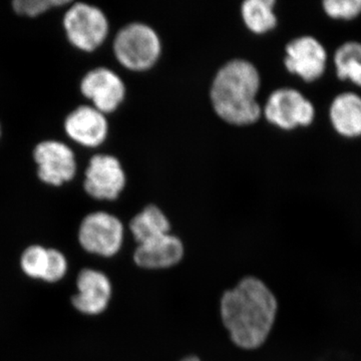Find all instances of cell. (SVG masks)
Instances as JSON below:
<instances>
[{"label": "cell", "mask_w": 361, "mask_h": 361, "mask_svg": "<svg viewBox=\"0 0 361 361\" xmlns=\"http://www.w3.org/2000/svg\"><path fill=\"white\" fill-rule=\"evenodd\" d=\"M2 135V129H1V125H0V137H1Z\"/></svg>", "instance_id": "cell-23"}, {"label": "cell", "mask_w": 361, "mask_h": 361, "mask_svg": "<svg viewBox=\"0 0 361 361\" xmlns=\"http://www.w3.org/2000/svg\"><path fill=\"white\" fill-rule=\"evenodd\" d=\"M327 65L326 49L312 35L296 37L285 47V68L304 82H314L320 80L326 71Z\"/></svg>", "instance_id": "cell-9"}, {"label": "cell", "mask_w": 361, "mask_h": 361, "mask_svg": "<svg viewBox=\"0 0 361 361\" xmlns=\"http://www.w3.org/2000/svg\"><path fill=\"white\" fill-rule=\"evenodd\" d=\"M123 240V225L110 213H90L78 229V242L89 253L111 257L120 251Z\"/></svg>", "instance_id": "cell-7"}, {"label": "cell", "mask_w": 361, "mask_h": 361, "mask_svg": "<svg viewBox=\"0 0 361 361\" xmlns=\"http://www.w3.org/2000/svg\"><path fill=\"white\" fill-rule=\"evenodd\" d=\"M262 116L278 129L292 130L312 125L316 110L302 92L293 87H280L268 97L262 106Z\"/></svg>", "instance_id": "cell-5"}, {"label": "cell", "mask_w": 361, "mask_h": 361, "mask_svg": "<svg viewBox=\"0 0 361 361\" xmlns=\"http://www.w3.org/2000/svg\"><path fill=\"white\" fill-rule=\"evenodd\" d=\"M274 0H246L241 6L244 25L256 35H265L277 26Z\"/></svg>", "instance_id": "cell-16"}, {"label": "cell", "mask_w": 361, "mask_h": 361, "mask_svg": "<svg viewBox=\"0 0 361 361\" xmlns=\"http://www.w3.org/2000/svg\"><path fill=\"white\" fill-rule=\"evenodd\" d=\"M71 4L68 0H14L11 6L18 16L35 18L56 7H66Z\"/></svg>", "instance_id": "cell-19"}, {"label": "cell", "mask_w": 361, "mask_h": 361, "mask_svg": "<svg viewBox=\"0 0 361 361\" xmlns=\"http://www.w3.org/2000/svg\"><path fill=\"white\" fill-rule=\"evenodd\" d=\"M336 77L361 89V42H344L334 54Z\"/></svg>", "instance_id": "cell-17"}, {"label": "cell", "mask_w": 361, "mask_h": 361, "mask_svg": "<svg viewBox=\"0 0 361 361\" xmlns=\"http://www.w3.org/2000/svg\"><path fill=\"white\" fill-rule=\"evenodd\" d=\"M68 260L61 251L56 249H49V264H47L44 281L54 283L63 279L68 272Z\"/></svg>", "instance_id": "cell-21"}, {"label": "cell", "mask_w": 361, "mask_h": 361, "mask_svg": "<svg viewBox=\"0 0 361 361\" xmlns=\"http://www.w3.org/2000/svg\"><path fill=\"white\" fill-rule=\"evenodd\" d=\"M78 293L71 298L73 307L87 315H97L108 307L111 284L104 273L94 269L80 271L77 279Z\"/></svg>", "instance_id": "cell-12"}, {"label": "cell", "mask_w": 361, "mask_h": 361, "mask_svg": "<svg viewBox=\"0 0 361 361\" xmlns=\"http://www.w3.org/2000/svg\"><path fill=\"white\" fill-rule=\"evenodd\" d=\"M274 294L261 280L246 277L221 299V316L230 337L243 349L260 348L277 314Z\"/></svg>", "instance_id": "cell-1"}, {"label": "cell", "mask_w": 361, "mask_h": 361, "mask_svg": "<svg viewBox=\"0 0 361 361\" xmlns=\"http://www.w3.org/2000/svg\"><path fill=\"white\" fill-rule=\"evenodd\" d=\"M322 9L331 20H353L361 16V0H325Z\"/></svg>", "instance_id": "cell-20"}, {"label": "cell", "mask_w": 361, "mask_h": 361, "mask_svg": "<svg viewBox=\"0 0 361 361\" xmlns=\"http://www.w3.org/2000/svg\"><path fill=\"white\" fill-rule=\"evenodd\" d=\"M49 264V249L44 246L32 245L23 251L20 267L26 276L44 280Z\"/></svg>", "instance_id": "cell-18"}, {"label": "cell", "mask_w": 361, "mask_h": 361, "mask_svg": "<svg viewBox=\"0 0 361 361\" xmlns=\"http://www.w3.org/2000/svg\"><path fill=\"white\" fill-rule=\"evenodd\" d=\"M260 87V73L253 63L241 59L228 61L211 85L210 101L216 115L238 127L257 123L262 116L257 99Z\"/></svg>", "instance_id": "cell-2"}, {"label": "cell", "mask_w": 361, "mask_h": 361, "mask_svg": "<svg viewBox=\"0 0 361 361\" xmlns=\"http://www.w3.org/2000/svg\"><path fill=\"white\" fill-rule=\"evenodd\" d=\"M130 229L135 241L142 244L169 234L171 225L159 207L149 205L133 218Z\"/></svg>", "instance_id": "cell-15"}, {"label": "cell", "mask_w": 361, "mask_h": 361, "mask_svg": "<svg viewBox=\"0 0 361 361\" xmlns=\"http://www.w3.org/2000/svg\"><path fill=\"white\" fill-rule=\"evenodd\" d=\"M80 90L90 106L104 115L118 110L127 94L123 78L104 66L87 71L80 80Z\"/></svg>", "instance_id": "cell-10"}, {"label": "cell", "mask_w": 361, "mask_h": 361, "mask_svg": "<svg viewBox=\"0 0 361 361\" xmlns=\"http://www.w3.org/2000/svg\"><path fill=\"white\" fill-rule=\"evenodd\" d=\"M66 8L63 28L68 44L85 54L97 51L110 35L108 16L87 2H71Z\"/></svg>", "instance_id": "cell-4"}, {"label": "cell", "mask_w": 361, "mask_h": 361, "mask_svg": "<svg viewBox=\"0 0 361 361\" xmlns=\"http://www.w3.org/2000/svg\"><path fill=\"white\" fill-rule=\"evenodd\" d=\"M32 158L37 178L47 186H63L78 174L77 157L65 142L49 139L37 142L33 148Z\"/></svg>", "instance_id": "cell-6"}, {"label": "cell", "mask_w": 361, "mask_h": 361, "mask_svg": "<svg viewBox=\"0 0 361 361\" xmlns=\"http://www.w3.org/2000/svg\"><path fill=\"white\" fill-rule=\"evenodd\" d=\"M127 184L122 163L115 156L97 154L85 168L84 189L94 200L114 201L120 197Z\"/></svg>", "instance_id": "cell-8"}, {"label": "cell", "mask_w": 361, "mask_h": 361, "mask_svg": "<svg viewBox=\"0 0 361 361\" xmlns=\"http://www.w3.org/2000/svg\"><path fill=\"white\" fill-rule=\"evenodd\" d=\"M184 255L182 241L174 235L166 234L135 249V264L145 269H165L178 264Z\"/></svg>", "instance_id": "cell-13"}, {"label": "cell", "mask_w": 361, "mask_h": 361, "mask_svg": "<svg viewBox=\"0 0 361 361\" xmlns=\"http://www.w3.org/2000/svg\"><path fill=\"white\" fill-rule=\"evenodd\" d=\"M109 127L106 115L90 104L73 109L63 121V132L71 142L87 149L101 147L108 139Z\"/></svg>", "instance_id": "cell-11"}, {"label": "cell", "mask_w": 361, "mask_h": 361, "mask_svg": "<svg viewBox=\"0 0 361 361\" xmlns=\"http://www.w3.org/2000/svg\"><path fill=\"white\" fill-rule=\"evenodd\" d=\"M329 116L332 129L345 139L361 137V96L341 92L330 103Z\"/></svg>", "instance_id": "cell-14"}, {"label": "cell", "mask_w": 361, "mask_h": 361, "mask_svg": "<svg viewBox=\"0 0 361 361\" xmlns=\"http://www.w3.org/2000/svg\"><path fill=\"white\" fill-rule=\"evenodd\" d=\"M182 361H201L199 360L198 357H196V356H188V357L184 358Z\"/></svg>", "instance_id": "cell-22"}, {"label": "cell", "mask_w": 361, "mask_h": 361, "mask_svg": "<svg viewBox=\"0 0 361 361\" xmlns=\"http://www.w3.org/2000/svg\"><path fill=\"white\" fill-rule=\"evenodd\" d=\"M114 54L121 66L132 71L151 70L161 54V42L152 26L133 23L116 32Z\"/></svg>", "instance_id": "cell-3"}]
</instances>
